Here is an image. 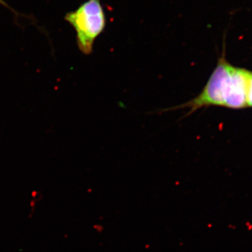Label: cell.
Here are the masks:
<instances>
[{
    "instance_id": "obj_1",
    "label": "cell",
    "mask_w": 252,
    "mask_h": 252,
    "mask_svg": "<svg viewBox=\"0 0 252 252\" xmlns=\"http://www.w3.org/2000/svg\"><path fill=\"white\" fill-rule=\"evenodd\" d=\"M248 74L249 70L234 67L227 61L224 55H222L206 85L197 97L165 111L189 109L188 116L204 107H222L233 109L248 107Z\"/></svg>"
},
{
    "instance_id": "obj_2",
    "label": "cell",
    "mask_w": 252,
    "mask_h": 252,
    "mask_svg": "<svg viewBox=\"0 0 252 252\" xmlns=\"http://www.w3.org/2000/svg\"><path fill=\"white\" fill-rule=\"evenodd\" d=\"M64 18L75 30L79 51L86 56L92 54L94 41L107 25L101 0H87L77 9L67 13Z\"/></svg>"
},
{
    "instance_id": "obj_3",
    "label": "cell",
    "mask_w": 252,
    "mask_h": 252,
    "mask_svg": "<svg viewBox=\"0 0 252 252\" xmlns=\"http://www.w3.org/2000/svg\"><path fill=\"white\" fill-rule=\"evenodd\" d=\"M247 105L252 107V72L249 71L248 94H247Z\"/></svg>"
},
{
    "instance_id": "obj_4",
    "label": "cell",
    "mask_w": 252,
    "mask_h": 252,
    "mask_svg": "<svg viewBox=\"0 0 252 252\" xmlns=\"http://www.w3.org/2000/svg\"><path fill=\"white\" fill-rule=\"evenodd\" d=\"M0 4L1 5H3V6H4V7L7 8L8 9H9L10 11H12L13 13L15 15H16V16H18V15H20L19 13L18 12V11H16V10L13 9L12 7H11L10 5L8 4L6 2V1H4V0H0Z\"/></svg>"
}]
</instances>
